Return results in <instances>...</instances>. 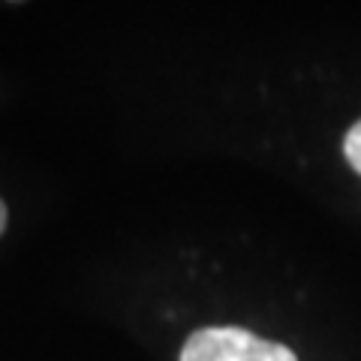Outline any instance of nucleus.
<instances>
[{
	"label": "nucleus",
	"instance_id": "f257e3e1",
	"mask_svg": "<svg viewBox=\"0 0 361 361\" xmlns=\"http://www.w3.org/2000/svg\"><path fill=\"white\" fill-rule=\"evenodd\" d=\"M180 361H298L283 343H271L238 325L199 329L180 349Z\"/></svg>",
	"mask_w": 361,
	"mask_h": 361
},
{
	"label": "nucleus",
	"instance_id": "f03ea898",
	"mask_svg": "<svg viewBox=\"0 0 361 361\" xmlns=\"http://www.w3.org/2000/svg\"><path fill=\"white\" fill-rule=\"evenodd\" d=\"M343 154H346L349 166H353L355 172H361V121L355 123L353 130L346 133V142H343Z\"/></svg>",
	"mask_w": 361,
	"mask_h": 361
},
{
	"label": "nucleus",
	"instance_id": "7ed1b4c3",
	"mask_svg": "<svg viewBox=\"0 0 361 361\" xmlns=\"http://www.w3.org/2000/svg\"><path fill=\"white\" fill-rule=\"evenodd\" d=\"M4 226H6V205L0 202V232H4Z\"/></svg>",
	"mask_w": 361,
	"mask_h": 361
}]
</instances>
